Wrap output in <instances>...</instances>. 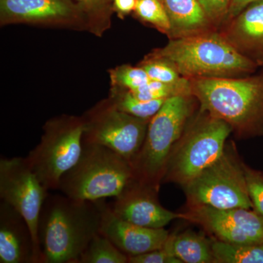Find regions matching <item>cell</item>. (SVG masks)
<instances>
[{
	"mask_svg": "<svg viewBox=\"0 0 263 263\" xmlns=\"http://www.w3.org/2000/svg\"><path fill=\"white\" fill-rule=\"evenodd\" d=\"M134 13L140 20L169 36L171 22L160 0H137Z\"/></svg>",
	"mask_w": 263,
	"mask_h": 263,
	"instance_id": "cell-23",
	"label": "cell"
},
{
	"mask_svg": "<svg viewBox=\"0 0 263 263\" xmlns=\"http://www.w3.org/2000/svg\"><path fill=\"white\" fill-rule=\"evenodd\" d=\"M184 220L201 226L216 239L235 245L263 243V217L247 209L190 206Z\"/></svg>",
	"mask_w": 263,
	"mask_h": 263,
	"instance_id": "cell-11",
	"label": "cell"
},
{
	"mask_svg": "<svg viewBox=\"0 0 263 263\" xmlns=\"http://www.w3.org/2000/svg\"><path fill=\"white\" fill-rule=\"evenodd\" d=\"M149 55L168 62L188 79L242 77L259 67L216 30L171 39L165 46Z\"/></svg>",
	"mask_w": 263,
	"mask_h": 263,
	"instance_id": "cell-3",
	"label": "cell"
},
{
	"mask_svg": "<svg viewBox=\"0 0 263 263\" xmlns=\"http://www.w3.org/2000/svg\"><path fill=\"white\" fill-rule=\"evenodd\" d=\"M134 180L130 163L122 156L83 142L80 158L62 176L59 190L76 200L97 201L119 196Z\"/></svg>",
	"mask_w": 263,
	"mask_h": 263,
	"instance_id": "cell-5",
	"label": "cell"
},
{
	"mask_svg": "<svg viewBox=\"0 0 263 263\" xmlns=\"http://www.w3.org/2000/svg\"><path fill=\"white\" fill-rule=\"evenodd\" d=\"M104 203L103 200L48 194L38 224L43 263H79L91 240L100 233Z\"/></svg>",
	"mask_w": 263,
	"mask_h": 263,
	"instance_id": "cell-1",
	"label": "cell"
},
{
	"mask_svg": "<svg viewBox=\"0 0 263 263\" xmlns=\"http://www.w3.org/2000/svg\"><path fill=\"white\" fill-rule=\"evenodd\" d=\"M173 247L182 263H215L211 240L193 230L175 233Z\"/></svg>",
	"mask_w": 263,
	"mask_h": 263,
	"instance_id": "cell-18",
	"label": "cell"
},
{
	"mask_svg": "<svg viewBox=\"0 0 263 263\" xmlns=\"http://www.w3.org/2000/svg\"><path fill=\"white\" fill-rule=\"evenodd\" d=\"M232 149L226 148L214 164L184 186L190 206L253 209L243 163Z\"/></svg>",
	"mask_w": 263,
	"mask_h": 263,
	"instance_id": "cell-8",
	"label": "cell"
},
{
	"mask_svg": "<svg viewBox=\"0 0 263 263\" xmlns=\"http://www.w3.org/2000/svg\"><path fill=\"white\" fill-rule=\"evenodd\" d=\"M257 62L258 63L259 67H262L263 68V53L260 55V57L257 59Z\"/></svg>",
	"mask_w": 263,
	"mask_h": 263,
	"instance_id": "cell-32",
	"label": "cell"
},
{
	"mask_svg": "<svg viewBox=\"0 0 263 263\" xmlns=\"http://www.w3.org/2000/svg\"><path fill=\"white\" fill-rule=\"evenodd\" d=\"M140 67L146 71L150 80L164 84H175L183 78L168 62L150 55L141 62Z\"/></svg>",
	"mask_w": 263,
	"mask_h": 263,
	"instance_id": "cell-25",
	"label": "cell"
},
{
	"mask_svg": "<svg viewBox=\"0 0 263 263\" xmlns=\"http://www.w3.org/2000/svg\"><path fill=\"white\" fill-rule=\"evenodd\" d=\"M215 28L226 22L231 0H197Z\"/></svg>",
	"mask_w": 263,
	"mask_h": 263,
	"instance_id": "cell-28",
	"label": "cell"
},
{
	"mask_svg": "<svg viewBox=\"0 0 263 263\" xmlns=\"http://www.w3.org/2000/svg\"><path fill=\"white\" fill-rule=\"evenodd\" d=\"M84 15L73 0H0L2 25L67 23Z\"/></svg>",
	"mask_w": 263,
	"mask_h": 263,
	"instance_id": "cell-13",
	"label": "cell"
},
{
	"mask_svg": "<svg viewBox=\"0 0 263 263\" xmlns=\"http://www.w3.org/2000/svg\"><path fill=\"white\" fill-rule=\"evenodd\" d=\"M79 263H128V256L100 233L85 249Z\"/></svg>",
	"mask_w": 263,
	"mask_h": 263,
	"instance_id": "cell-21",
	"label": "cell"
},
{
	"mask_svg": "<svg viewBox=\"0 0 263 263\" xmlns=\"http://www.w3.org/2000/svg\"><path fill=\"white\" fill-rule=\"evenodd\" d=\"M190 80L199 111L224 121L237 138L263 137V70L254 76Z\"/></svg>",
	"mask_w": 263,
	"mask_h": 263,
	"instance_id": "cell-2",
	"label": "cell"
},
{
	"mask_svg": "<svg viewBox=\"0 0 263 263\" xmlns=\"http://www.w3.org/2000/svg\"><path fill=\"white\" fill-rule=\"evenodd\" d=\"M85 15H96L110 9L113 0H73Z\"/></svg>",
	"mask_w": 263,
	"mask_h": 263,
	"instance_id": "cell-29",
	"label": "cell"
},
{
	"mask_svg": "<svg viewBox=\"0 0 263 263\" xmlns=\"http://www.w3.org/2000/svg\"><path fill=\"white\" fill-rule=\"evenodd\" d=\"M175 233L170 234L163 247L139 255L128 256L129 263H182L174 252Z\"/></svg>",
	"mask_w": 263,
	"mask_h": 263,
	"instance_id": "cell-26",
	"label": "cell"
},
{
	"mask_svg": "<svg viewBox=\"0 0 263 263\" xmlns=\"http://www.w3.org/2000/svg\"><path fill=\"white\" fill-rule=\"evenodd\" d=\"M158 190L134 180L110 206L114 214L137 226L160 229L176 219H184V214L164 209L157 199Z\"/></svg>",
	"mask_w": 263,
	"mask_h": 263,
	"instance_id": "cell-12",
	"label": "cell"
},
{
	"mask_svg": "<svg viewBox=\"0 0 263 263\" xmlns=\"http://www.w3.org/2000/svg\"><path fill=\"white\" fill-rule=\"evenodd\" d=\"M0 262L35 263L28 224L16 210L3 200L0 203Z\"/></svg>",
	"mask_w": 263,
	"mask_h": 263,
	"instance_id": "cell-15",
	"label": "cell"
},
{
	"mask_svg": "<svg viewBox=\"0 0 263 263\" xmlns=\"http://www.w3.org/2000/svg\"><path fill=\"white\" fill-rule=\"evenodd\" d=\"M171 22V39L216 30L197 0H160Z\"/></svg>",
	"mask_w": 263,
	"mask_h": 263,
	"instance_id": "cell-17",
	"label": "cell"
},
{
	"mask_svg": "<svg viewBox=\"0 0 263 263\" xmlns=\"http://www.w3.org/2000/svg\"><path fill=\"white\" fill-rule=\"evenodd\" d=\"M137 0H113V9L119 16L129 14L136 9Z\"/></svg>",
	"mask_w": 263,
	"mask_h": 263,
	"instance_id": "cell-31",
	"label": "cell"
},
{
	"mask_svg": "<svg viewBox=\"0 0 263 263\" xmlns=\"http://www.w3.org/2000/svg\"><path fill=\"white\" fill-rule=\"evenodd\" d=\"M257 1H259V0H231L229 11H228V15H227L226 22L223 24L229 22L230 20L239 14L240 12L245 9L248 5Z\"/></svg>",
	"mask_w": 263,
	"mask_h": 263,
	"instance_id": "cell-30",
	"label": "cell"
},
{
	"mask_svg": "<svg viewBox=\"0 0 263 263\" xmlns=\"http://www.w3.org/2000/svg\"><path fill=\"white\" fill-rule=\"evenodd\" d=\"M195 101L193 95L173 97L151 119L144 143L130 162L138 182L159 190L171 154L191 120Z\"/></svg>",
	"mask_w": 263,
	"mask_h": 263,
	"instance_id": "cell-4",
	"label": "cell"
},
{
	"mask_svg": "<svg viewBox=\"0 0 263 263\" xmlns=\"http://www.w3.org/2000/svg\"><path fill=\"white\" fill-rule=\"evenodd\" d=\"M221 27L219 33L232 46L257 62L263 53V0L248 5Z\"/></svg>",
	"mask_w": 263,
	"mask_h": 263,
	"instance_id": "cell-16",
	"label": "cell"
},
{
	"mask_svg": "<svg viewBox=\"0 0 263 263\" xmlns=\"http://www.w3.org/2000/svg\"><path fill=\"white\" fill-rule=\"evenodd\" d=\"M132 93L137 98L142 100H167L179 95H193L190 80L186 78H183L181 81L175 84H164L150 80L139 89L132 91Z\"/></svg>",
	"mask_w": 263,
	"mask_h": 263,
	"instance_id": "cell-22",
	"label": "cell"
},
{
	"mask_svg": "<svg viewBox=\"0 0 263 263\" xmlns=\"http://www.w3.org/2000/svg\"><path fill=\"white\" fill-rule=\"evenodd\" d=\"M100 233L127 256L139 255L160 249L170 235L164 228H146L123 220L105 202L102 212Z\"/></svg>",
	"mask_w": 263,
	"mask_h": 263,
	"instance_id": "cell-14",
	"label": "cell"
},
{
	"mask_svg": "<svg viewBox=\"0 0 263 263\" xmlns=\"http://www.w3.org/2000/svg\"><path fill=\"white\" fill-rule=\"evenodd\" d=\"M84 131L83 119L66 117L51 121L45 127L41 143L26 157L48 191L59 190L62 176L80 158Z\"/></svg>",
	"mask_w": 263,
	"mask_h": 263,
	"instance_id": "cell-7",
	"label": "cell"
},
{
	"mask_svg": "<svg viewBox=\"0 0 263 263\" xmlns=\"http://www.w3.org/2000/svg\"><path fill=\"white\" fill-rule=\"evenodd\" d=\"M232 133L224 121L199 111L171 154L162 181L184 187L223 155Z\"/></svg>",
	"mask_w": 263,
	"mask_h": 263,
	"instance_id": "cell-6",
	"label": "cell"
},
{
	"mask_svg": "<svg viewBox=\"0 0 263 263\" xmlns=\"http://www.w3.org/2000/svg\"><path fill=\"white\" fill-rule=\"evenodd\" d=\"M150 120L119 110L110 101L103 103L83 119V142L107 147L130 163L144 143Z\"/></svg>",
	"mask_w": 263,
	"mask_h": 263,
	"instance_id": "cell-10",
	"label": "cell"
},
{
	"mask_svg": "<svg viewBox=\"0 0 263 263\" xmlns=\"http://www.w3.org/2000/svg\"><path fill=\"white\" fill-rule=\"evenodd\" d=\"M110 79L115 87L135 91L150 81L146 71L141 67L119 66L110 70Z\"/></svg>",
	"mask_w": 263,
	"mask_h": 263,
	"instance_id": "cell-24",
	"label": "cell"
},
{
	"mask_svg": "<svg viewBox=\"0 0 263 263\" xmlns=\"http://www.w3.org/2000/svg\"><path fill=\"white\" fill-rule=\"evenodd\" d=\"M247 190L254 211L263 217V173L243 164Z\"/></svg>",
	"mask_w": 263,
	"mask_h": 263,
	"instance_id": "cell-27",
	"label": "cell"
},
{
	"mask_svg": "<svg viewBox=\"0 0 263 263\" xmlns=\"http://www.w3.org/2000/svg\"><path fill=\"white\" fill-rule=\"evenodd\" d=\"M48 194L26 157L0 160V197L16 210L28 224L32 235L35 263H43L38 224Z\"/></svg>",
	"mask_w": 263,
	"mask_h": 263,
	"instance_id": "cell-9",
	"label": "cell"
},
{
	"mask_svg": "<svg viewBox=\"0 0 263 263\" xmlns=\"http://www.w3.org/2000/svg\"><path fill=\"white\" fill-rule=\"evenodd\" d=\"M215 263H263V243L235 245L211 240Z\"/></svg>",
	"mask_w": 263,
	"mask_h": 263,
	"instance_id": "cell-19",
	"label": "cell"
},
{
	"mask_svg": "<svg viewBox=\"0 0 263 263\" xmlns=\"http://www.w3.org/2000/svg\"><path fill=\"white\" fill-rule=\"evenodd\" d=\"M167 100H142L129 90L115 87L110 103L119 110L143 119H151Z\"/></svg>",
	"mask_w": 263,
	"mask_h": 263,
	"instance_id": "cell-20",
	"label": "cell"
}]
</instances>
